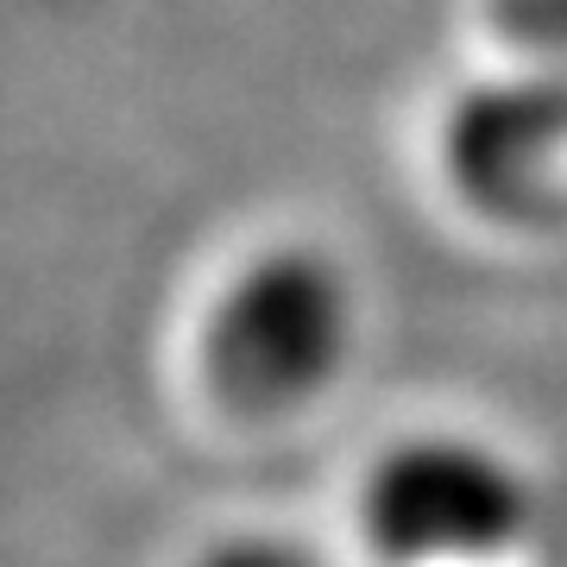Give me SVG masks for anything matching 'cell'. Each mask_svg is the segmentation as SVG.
Here are the masks:
<instances>
[{"label": "cell", "mask_w": 567, "mask_h": 567, "mask_svg": "<svg viewBox=\"0 0 567 567\" xmlns=\"http://www.w3.org/2000/svg\"><path fill=\"white\" fill-rule=\"evenodd\" d=\"M360 290L334 252L278 240L221 278L196 328V379L234 423H290L341 385Z\"/></svg>", "instance_id": "6da1fadb"}, {"label": "cell", "mask_w": 567, "mask_h": 567, "mask_svg": "<svg viewBox=\"0 0 567 567\" xmlns=\"http://www.w3.org/2000/svg\"><path fill=\"white\" fill-rule=\"evenodd\" d=\"M529 524L536 492L524 466L466 429L398 435L353 486V536L379 567H486Z\"/></svg>", "instance_id": "7a4b0ae2"}, {"label": "cell", "mask_w": 567, "mask_h": 567, "mask_svg": "<svg viewBox=\"0 0 567 567\" xmlns=\"http://www.w3.org/2000/svg\"><path fill=\"white\" fill-rule=\"evenodd\" d=\"M442 189L498 234H567V70L480 76L435 126Z\"/></svg>", "instance_id": "3957f363"}, {"label": "cell", "mask_w": 567, "mask_h": 567, "mask_svg": "<svg viewBox=\"0 0 567 567\" xmlns=\"http://www.w3.org/2000/svg\"><path fill=\"white\" fill-rule=\"evenodd\" d=\"M189 567H322V555L297 536H271V529H234L221 543H208Z\"/></svg>", "instance_id": "277c9868"}]
</instances>
